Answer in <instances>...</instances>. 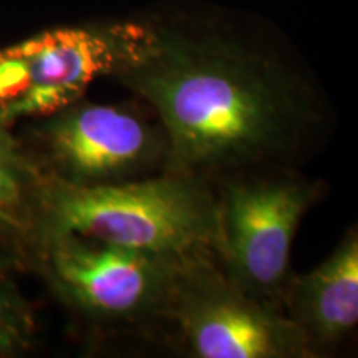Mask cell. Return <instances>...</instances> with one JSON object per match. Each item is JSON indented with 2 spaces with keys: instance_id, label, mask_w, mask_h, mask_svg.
I'll use <instances>...</instances> for the list:
<instances>
[{
  "instance_id": "obj_2",
  "label": "cell",
  "mask_w": 358,
  "mask_h": 358,
  "mask_svg": "<svg viewBox=\"0 0 358 358\" xmlns=\"http://www.w3.org/2000/svg\"><path fill=\"white\" fill-rule=\"evenodd\" d=\"M216 216V189L199 174L164 169L90 187L65 185L47 174L42 179L40 237L75 232L166 256L214 254Z\"/></svg>"
},
{
  "instance_id": "obj_8",
  "label": "cell",
  "mask_w": 358,
  "mask_h": 358,
  "mask_svg": "<svg viewBox=\"0 0 358 358\" xmlns=\"http://www.w3.org/2000/svg\"><path fill=\"white\" fill-rule=\"evenodd\" d=\"M282 310L306 335L315 358L345 342L358 327V221L324 262L306 274H292Z\"/></svg>"
},
{
  "instance_id": "obj_4",
  "label": "cell",
  "mask_w": 358,
  "mask_h": 358,
  "mask_svg": "<svg viewBox=\"0 0 358 358\" xmlns=\"http://www.w3.org/2000/svg\"><path fill=\"white\" fill-rule=\"evenodd\" d=\"M185 257L47 232L34 268L66 307L95 324L164 327Z\"/></svg>"
},
{
  "instance_id": "obj_1",
  "label": "cell",
  "mask_w": 358,
  "mask_h": 358,
  "mask_svg": "<svg viewBox=\"0 0 358 358\" xmlns=\"http://www.w3.org/2000/svg\"><path fill=\"white\" fill-rule=\"evenodd\" d=\"M116 78L163 124L166 169L208 179L284 153L315 113L271 60L217 37L153 27L140 60Z\"/></svg>"
},
{
  "instance_id": "obj_7",
  "label": "cell",
  "mask_w": 358,
  "mask_h": 358,
  "mask_svg": "<svg viewBox=\"0 0 358 358\" xmlns=\"http://www.w3.org/2000/svg\"><path fill=\"white\" fill-rule=\"evenodd\" d=\"M153 27H62L10 45L17 65V120L43 118L85 96L90 85L118 77L140 60Z\"/></svg>"
},
{
  "instance_id": "obj_9",
  "label": "cell",
  "mask_w": 358,
  "mask_h": 358,
  "mask_svg": "<svg viewBox=\"0 0 358 358\" xmlns=\"http://www.w3.org/2000/svg\"><path fill=\"white\" fill-rule=\"evenodd\" d=\"M43 173L0 122V256L10 267H34L40 239Z\"/></svg>"
},
{
  "instance_id": "obj_3",
  "label": "cell",
  "mask_w": 358,
  "mask_h": 358,
  "mask_svg": "<svg viewBox=\"0 0 358 358\" xmlns=\"http://www.w3.org/2000/svg\"><path fill=\"white\" fill-rule=\"evenodd\" d=\"M324 181L290 173H234L217 196L214 257L244 292L282 308L290 248L302 219L327 194Z\"/></svg>"
},
{
  "instance_id": "obj_5",
  "label": "cell",
  "mask_w": 358,
  "mask_h": 358,
  "mask_svg": "<svg viewBox=\"0 0 358 358\" xmlns=\"http://www.w3.org/2000/svg\"><path fill=\"white\" fill-rule=\"evenodd\" d=\"M164 327L194 358H315L287 313L244 292L213 252L179 264Z\"/></svg>"
},
{
  "instance_id": "obj_10",
  "label": "cell",
  "mask_w": 358,
  "mask_h": 358,
  "mask_svg": "<svg viewBox=\"0 0 358 358\" xmlns=\"http://www.w3.org/2000/svg\"><path fill=\"white\" fill-rule=\"evenodd\" d=\"M8 264L0 256V357H13L32 345L35 319L32 308L8 274Z\"/></svg>"
},
{
  "instance_id": "obj_6",
  "label": "cell",
  "mask_w": 358,
  "mask_h": 358,
  "mask_svg": "<svg viewBox=\"0 0 358 358\" xmlns=\"http://www.w3.org/2000/svg\"><path fill=\"white\" fill-rule=\"evenodd\" d=\"M32 158L43 174L71 186H105L153 176L168 166L163 124L136 108L85 98L40 118Z\"/></svg>"
}]
</instances>
